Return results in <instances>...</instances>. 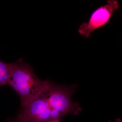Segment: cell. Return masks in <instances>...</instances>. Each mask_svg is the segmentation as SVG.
I'll return each instance as SVG.
<instances>
[{
    "mask_svg": "<svg viewBox=\"0 0 122 122\" xmlns=\"http://www.w3.org/2000/svg\"><path fill=\"white\" fill-rule=\"evenodd\" d=\"M46 82L38 77L30 65L20 59L13 63L8 85L18 94L24 107L39 93Z\"/></svg>",
    "mask_w": 122,
    "mask_h": 122,
    "instance_id": "1",
    "label": "cell"
},
{
    "mask_svg": "<svg viewBox=\"0 0 122 122\" xmlns=\"http://www.w3.org/2000/svg\"><path fill=\"white\" fill-rule=\"evenodd\" d=\"M22 122V121H21V120H20V119H19L18 118L16 120H15L14 122Z\"/></svg>",
    "mask_w": 122,
    "mask_h": 122,
    "instance_id": "6",
    "label": "cell"
},
{
    "mask_svg": "<svg viewBox=\"0 0 122 122\" xmlns=\"http://www.w3.org/2000/svg\"><path fill=\"white\" fill-rule=\"evenodd\" d=\"M50 81L46 83L39 93L23 107L18 119L23 122H49L61 118L51 108L49 100Z\"/></svg>",
    "mask_w": 122,
    "mask_h": 122,
    "instance_id": "2",
    "label": "cell"
},
{
    "mask_svg": "<svg viewBox=\"0 0 122 122\" xmlns=\"http://www.w3.org/2000/svg\"><path fill=\"white\" fill-rule=\"evenodd\" d=\"M112 122L111 121H110V122ZM115 122H121V120H120V119L118 118L116 120V121H115Z\"/></svg>",
    "mask_w": 122,
    "mask_h": 122,
    "instance_id": "7",
    "label": "cell"
},
{
    "mask_svg": "<svg viewBox=\"0 0 122 122\" xmlns=\"http://www.w3.org/2000/svg\"><path fill=\"white\" fill-rule=\"evenodd\" d=\"M77 85L61 86L51 82L49 100L53 110L62 118L68 113L77 115L82 111L80 105L72 101Z\"/></svg>",
    "mask_w": 122,
    "mask_h": 122,
    "instance_id": "3",
    "label": "cell"
},
{
    "mask_svg": "<svg viewBox=\"0 0 122 122\" xmlns=\"http://www.w3.org/2000/svg\"><path fill=\"white\" fill-rule=\"evenodd\" d=\"M120 8L118 1L108 0L93 10L87 21L81 24L78 30L79 33L85 38H89L95 31L106 25Z\"/></svg>",
    "mask_w": 122,
    "mask_h": 122,
    "instance_id": "4",
    "label": "cell"
},
{
    "mask_svg": "<svg viewBox=\"0 0 122 122\" xmlns=\"http://www.w3.org/2000/svg\"><path fill=\"white\" fill-rule=\"evenodd\" d=\"M13 67V63H5L0 61V86L8 85Z\"/></svg>",
    "mask_w": 122,
    "mask_h": 122,
    "instance_id": "5",
    "label": "cell"
}]
</instances>
